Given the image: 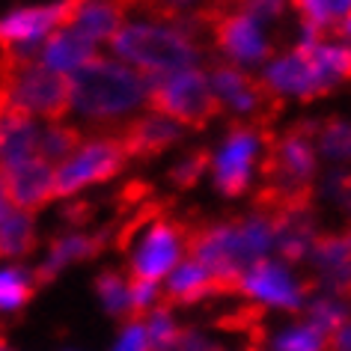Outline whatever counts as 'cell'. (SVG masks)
Listing matches in <instances>:
<instances>
[{
  "label": "cell",
  "mask_w": 351,
  "mask_h": 351,
  "mask_svg": "<svg viewBox=\"0 0 351 351\" xmlns=\"http://www.w3.org/2000/svg\"><path fill=\"white\" fill-rule=\"evenodd\" d=\"M0 173H3V161H0Z\"/></svg>",
  "instance_id": "e575fe53"
},
{
  "label": "cell",
  "mask_w": 351,
  "mask_h": 351,
  "mask_svg": "<svg viewBox=\"0 0 351 351\" xmlns=\"http://www.w3.org/2000/svg\"><path fill=\"white\" fill-rule=\"evenodd\" d=\"M72 90L75 110L90 122L93 137H108L122 125V117L146 104L149 84L125 63L95 57L72 75Z\"/></svg>",
  "instance_id": "6da1fadb"
},
{
  "label": "cell",
  "mask_w": 351,
  "mask_h": 351,
  "mask_svg": "<svg viewBox=\"0 0 351 351\" xmlns=\"http://www.w3.org/2000/svg\"><path fill=\"white\" fill-rule=\"evenodd\" d=\"M333 36H339V39H348V42H351V15H348V19L339 24L337 30H333Z\"/></svg>",
  "instance_id": "d6a6232c"
},
{
  "label": "cell",
  "mask_w": 351,
  "mask_h": 351,
  "mask_svg": "<svg viewBox=\"0 0 351 351\" xmlns=\"http://www.w3.org/2000/svg\"><path fill=\"white\" fill-rule=\"evenodd\" d=\"M110 351H152L143 319H128L125 324H122V330H119V337H117V342H113Z\"/></svg>",
  "instance_id": "4316f807"
},
{
  "label": "cell",
  "mask_w": 351,
  "mask_h": 351,
  "mask_svg": "<svg viewBox=\"0 0 351 351\" xmlns=\"http://www.w3.org/2000/svg\"><path fill=\"white\" fill-rule=\"evenodd\" d=\"M93 289L108 315L119 319L122 324L131 319V289H128V280L122 277L117 268H104L101 274L93 280Z\"/></svg>",
  "instance_id": "d6986e66"
},
{
  "label": "cell",
  "mask_w": 351,
  "mask_h": 351,
  "mask_svg": "<svg viewBox=\"0 0 351 351\" xmlns=\"http://www.w3.org/2000/svg\"><path fill=\"white\" fill-rule=\"evenodd\" d=\"M221 286H217L215 274L208 271L203 262L188 256L170 277L164 280V304L170 306H191L208 298H221Z\"/></svg>",
  "instance_id": "9a60e30c"
},
{
  "label": "cell",
  "mask_w": 351,
  "mask_h": 351,
  "mask_svg": "<svg viewBox=\"0 0 351 351\" xmlns=\"http://www.w3.org/2000/svg\"><path fill=\"white\" fill-rule=\"evenodd\" d=\"M113 134L119 137V143L125 146L131 161H155L167 149L179 146L188 137V128L179 122L158 117V113H143V117H131L122 125H117ZM110 137V134H108Z\"/></svg>",
  "instance_id": "8fae6325"
},
{
  "label": "cell",
  "mask_w": 351,
  "mask_h": 351,
  "mask_svg": "<svg viewBox=\"0 0 351 351\" xmlns=\"http://www.w3.org/2000/svg\"><path fill=\"white\" fill-rule=\"evenodd\" d=\"M330 351H351V322L330 333Z\"/></svg>",
  "instance_id": "1f68e13d"
},
{
  "label": "cell",
  "mask_w": 351,
  "mask_h": 351,
  "mask_svg": "<svg viewBox=\"0 0 351 351\" xmlns=\"http://www.w3.org/2000/svg\"><path fill=\"white\" fill-rule=\"evenodd\" d=\"M155 194V185L152 182H146V179H131L125 182L117 194H113V206H117V212L122 217H128L131 212H137L143 203H149Z\"/></svg>",
  "instance_id": "484cf974"
},
{
  "label": "cell",
  "mask_w": 351,
  "mask_h": 351,
  "mask_svg": "<svg viewBox=\"0 0 351 351\" xmlns=\"http://www.w3.org/2000/svg\"><path fill=\"white\" fill-rule=\"evenodd\" d=\"M176 351H221V346L199 328H182V337H179Z\"/></svg>",
  "instance_id": "f1b7e54d"
},
{
  "label": "cell",
  "mask_w": 351,
  "mask_h": 351,
  "mask_svg": "<svg viewBox=\"0 0 351 351\" xmlns=\"http://www.w3.org/2000/svg\"><path fill=\"white\" fill-rule=\"evenodd\" d=\"M197 19L206 24L212 48L221 57L232 60L239 66H259L274 57V45L262 30V21L250 19L244 12H217L208 6H199Z\"/></svg>",
  "instance_id": "5b68a950"
},
{
  "label": "cell",
  "mask_w": 351,
  "mask_h": 351,
  "mask_svg": "<svg viewBox=\"0 0 351 351\" xmlns=\"http://www.w3.org/2000/svg\"><path fill=\"white\" fill-rule=\"evenodd\" d=\"M143 324H146V337H149L152 351H176L179 337H182V324L176 322L170 304L155 306V310L143 319Z\"/></svg>",
  "instance_id": "cb8c5ba5"
},
{
  "label": "cell",
  "mask_w": 351,
  "mask_h": 351,
  "mask_svg": "<svg viewBox=\"0 0 351 351\" xmlns=\"http://www.w3.org/2000/svg\"><path fill=\"white\" fill-rule=\"evenodd\" d=\"M262 137L265 134L259 128H253L250 122L235 119V117L230 119L226 140L215 152V164H212V182L217 194L235 199L250 188V176H253V164H256Z\"/></svg>",
  "instance_id": "ba28073f"
},
{
  "label": "cell",
  "mask_w": 351,
  "mask_h": 351,
  "mask_svg": "<svg viewBox=\"0 0 351 351\" xmlns=\"http://www.w3.org/2000/svg\"><path fill=\"white\" fill-rule=\"evenodd\" d=\"M322 3H324V10H328L330 21H333V30L351 15V0H322Z\"/></svg>",
  "instance_id": "4dcf8cb0"
},
{
  "label": "cell",
  "mask_w": 351,
  "mask_h": 351,
  "mask_svg": "<svg viewBox=\"0 0 351 351\" xmlns=\"http://www.w3.org/2000/svg\"><path fill=\"white\" fill-rule=\"evenodd\" d=\"M315 283H304L292 274V268L280 259H259L239 283V295L250 298L253 304L271 306V310H286V313H304L310 301Z\"/></svg>",
  "instance_id": "52a82bcc"
},
{
  "label": "cell",
  "mask_w": 351,
  "mask_h": 351,
  "mask_svg": "<svg viewBox=\"0 0 351 351\" xmlns=\"http://www.w3.org/2000/svg\"><path fill=\"white\" fill-rule=\"evenodd\" d=\"M90 143L86 134L81 128H72V125H48L42 131V140H39V158L51 167H63L66 161H72L77 152H84V146Z\"/></svg>",
  "instance_id": "ac0fdd59"
},
{
  "label": "cell",
  "mask_w": 351,
  "mask_h": 351,
  "mask_svg": "<svg viewBox=\"0 0 351 351\" xmlns=\"http://www.w3.org/2000/svg\"><path fill=\"white\" fill-rule=\"evenodd\" d=\"M128 152L119 143L117 134L110 137H93L84 146V152H77L72 161H66L57 170V197H72L77 191L110 182L128 167Z\"/></svg>",
  "instance_id": "9c48e42d"
},
{
  "label": "cell",
  "mask_w": 351,
  "mask_h": 351,
  "mask_svg": "<svg viewBox=\"0 0 351 351\" xmlns=\"http://www.w3.org/2000/svg\"><path fill=\"white\" fill-rule=\"evenodd\" d=\"M36 277L27 268H0V313H19L36 295Z\"/></svg>",
  "instance_id": "ffe728a7"
},
{
  "label": "cell",
  "mask_w": 351,
  "mask_h": 351,
  "mask_svg": "<svg viewBox=\"0 0 351 351\" xmlns=\"http://www.w3.org/2000/svg\"><path fill=\"white\" fill-rule=\"evenodd\" d=\"M110 48L122 60H128L131 66H137L140 75L146 77H167L176 72H188L203 57V51L188 36H182L179 30L155 27V24H125L113 36Z\"/></svg>",
  "instance_id": "7a4b0ae2"
},
{
  "label": "cell",
  "mask_w": 351,
  "mask_h": 351,
  "mask_svg": "<svg viewBox=\"0 0 351 351\" xmlns=\"http://www.w3.org/2000/svg\"><path fill=\"white\" fill-rule=\"evenodd\" d=\"M0 182H3L10 206L19 208V212L36 215L42 206L57 199V167L45 164L42 158H36L30 164L6 167L0 173Z\"/></svg>",
  "instance_id": "7c38bea8"
},
{
  "label": "cell",
  "mask_w": 351,
  "mask_h": 351,
  "mask_svg": "<svg viewBox=\"0 0 351 351\" xmlns=\"http://www.w3.org/2000/svg\"><path fill=\"white\" fill-rule=\"evenodd\" d=\"M262 77L268 81V86L277 95H295L301 101H313L328 95L339 81L330 77L319 66V60L313 57V48L306 42H298L292 51H286L283 57H274L268 63V69L262 72Z\"/></svg>",
  "instance_id": "30bf717a"
},
{
  "label": "cell",
  "mask_w": 351,
  "mask_h": 351,
  "mask_svg": "<svg viewBox=\"0 0 351 351\" xmlns=\"http://www.w3.org/2000/svg\"><path fill=\"white\" fill-rule=\"evenodd\" d=\"M113 235H117V221L110 226H104L101 232L95 235H84V232H60L48 241V259L42 262L39 268H33V277H36V286L51 283L60 271L72 262H86L95 259L101 250L113 247Z\"/></svg>",
  "instance_id": "4fadbf2b"
},
{
  "label": "cell",
  "mask_w": 351,
  "mask_h": 351,
  "mask_svg": "<svg viewBox=\"0 0 351 351\" xmlns=\"http://www.w3.org/2000/svg\"><path fill=\"white\" fill-rule=\"evenodd\" d=\"M199 221L197 208L191 215H167L149 223V232L128 259V277L143 283H161L188 259V241Z\"/></svg>",
  "instance_id": "277c9868"
},
{
  "label": "cell",
  "mask_w": 351,
  "mask_h": 351,
  "mask_svg": "<svg viewBox=\"0 0 351 351\" xmlns=\"http://www.w3.org/2000/svg\"><path fill=\"white\" fill-rule=\"evenodd\" d=\"M63 27V6L48 3V6H24L12 15L0 19V51L27 45V42H45L51 33Z\"/></svg>",
  "instance_id": "5bb4252c"
},
{
  "label": "cell",
  "mask_w": 351,
  "mask_h": 351,
  "mask_svg": "<svg viewBox=\"0 0 351 351\" xmlns=\"http://www.w3.org/2000/svg\"><path fill=\"white\" fill-rule=\"evenodd\" d=\"M215 164V152L208 146H197L191 149L188 155H182L170 170H167V182L176 188V191H191L199 185V179L206 176V170H212Z\"/></svg>",
  "instance_id": "603a6c76"
},
{
  "label": "cell",
  "mask_w": 351,
  "mask_h": 351,
  "mask_svg": "<svg viewBox=\"0 0 351 351\" xmlns=\"http://www.w3.org/2000/svg\"><path fill=\"white\" fill-rule=\"evenodd\" d=\"M304 319L315 324L319 330H324L330 337L333 330H339L346 322H351V301L346 298H337V295H315L306 301L304 306Z\"/></svg>",
  "instance_id": "7402d4cb"
},
{
  "label": "cell",
  "mask_w": 351,
  "mask_h": 351,
  "mask_svg": "<svg viewBox=\"0 0 351 351\" xmlns=\"http://www.w3.org/2000/svg\"><path fill=\"white\" fill-rule=\"evenodd\" d=\"M328 194L337 199L339 208H346V212L351 215V173H346V170L330 173V179H328Z\"/></svg>",
  "instance_id": "f546056e"
},
{
  "label": "cell",
  "mask_w": 351,
  "mask_h": 351,
  "mask_svg": "<svg viewBox=\"0 0 351 351\" xmlns=\"http://www.w3.org/2000/svg\"><path fill=\"white\" fill-rule=\"evenodd\" d=\"M90 60H95V42L75 27L54 30L45 39V48H42V66H48L51 72L60 75H75Z\"/></svg>",
  "instance_id": "2e32d148"
},
{
  "label": "cell",
  "mask_w": 351,
  "mask_h": 351,
  "mask_svg": "<svg viewBox=\"0 0 351 351\" xmlns=\"http://www.w3.org/2000/svg\"><path fill=\"white\" fill-rule=\"evenodd\" d=\"M6 351H12V348H6Z\"/></svg>",
  "instance_id": "d590c367"
},
{
  "label": "cell",
  "mask_w": 351,
  "mask_h": 351,
  "mask_svg": "<svg viewBox=\"0 0 351 351\" xmlns=\"http://www.w3.org/2000/svg\"><path fill=\"white\" fill-rule=\"evenodd\" d=\"M328 348H330V337L306 319L286 324L268 342V351H328Z\"/></svg>",
  "instance_id": "44dd1931"
},
{
  "label": "cell",
  "mask_w": 351,
  "mask_h": 351,
  "mask_svg": "<svg viewBox=\"0 0 351 351\" xmlns=\"http://www.w3.org/2000/svg\"><path fill=\"white\" fill-rule=\"evenodd\" d=\"M10 84L12 101L27 108L33 117H45L51 125H63L69 110H75V90L72 75L51 72L48 66H30L12 77H0Z\"/></svg>",
  "instance_id": "8992f818"
},
{
  "label": "cell",
  "mask_w": 351,
  "mask_h": 351,
  "mask_svg": "<svg viewBox=\"0 0 351 351\" xmlns=\"http://www.w3.org/2000/svg\"><path fill=\"white\" fill-rule=\"evenodd\" d=\"M12 212V206H10V199H6V191H3V182H0V217H6Z\"/></svg>",
  "instance_id": "836d02e7"
},
{
  "label": "cell",
  "mask_w": 351,
  "mask_h": 351,
  "mask_svg": "<svg viewBox=\"0 0 351 351\" xmlns=\"http://www.w3.org/2000/svg\"><path fill=\"white\" fill-rule=\"evenodd\" d=\"M146 110L179 122L185 128L199 131L212 119L226 113V104L215 93L208 75L199 72V69H188V72H176L167 77H146Z\"/></svg>",
  "instance_id": "3957f363"
},
{
  "label": "cell",
  "mask_w": 351,
  "mask_h": 351,
  "mask_svg": "<svg viewBox=\"0 0 351 351\" xmlns=\"http://www.w3.org/2000/svg\"><path fill=\"white\" fill-rule=\"evenodd\" d=\"M36 215L12 208L0 217V256H27L36 250Z\"/></svg>",
  "instance_id": "e0dca14e"
},
{
  "label": "cell",
  "mask_w": 351,
  "mask_h": 351,
  "mask_svg": "<svg viewBox=\"0 0 351 351\" xmlns=\"http://www.w3.org/2000/svg\"><path fill=\"white\" fill-rule=\"evenodd\" d=\"M60 217L72 226H86V223H93V217H95V203L93 199H69V203L60 208Z\"/></svg>",
  "instance_id": "83f0119b"
},
{
  "label": "cell",
  "mask_w": 351,
  "mask_h": 351,
  "mask_svg": "<svg viewBox=\"0 0 351 351\" xmlns=\"http://www.w3.org/2000/svg\"><path fill=\"white\" fill-rule=\"evenodd\" d=\"M315 146H319V152L324 158H330V161H348L351 158V122L339 119V117L322 119Z\"/></svg>",
  "instance_id": "d4e9b609"
}]
</instances>
